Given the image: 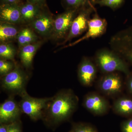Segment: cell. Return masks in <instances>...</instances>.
<instances>
[{
	"label": "cell",
	"instance_id": "e0dca14e",
	"mask_svg": "<svg viewBox=\"0 0 132 132\" xmlns=\"http://www.w3.org/2000/svg\"><path fill=\"white\" fill-rule=\"evenodd\" d=\"M42 44V42L38 41L21 48L19 56L22 63L26 68L31 67L36 53Z\"/></svg>",
	"mask_w": 132,
	"mask_h": 132
},
{
	"label": "cell",
	"instance_id": "ba28073f",
	"mask_svg": "<svg viewBox=\"0 0 132 132\" xmlns=\"http://www.w3.org/2000/svg\"><path fill=\"white\" fill-rule=\"evenodd\" d=\"M82 105L87 111L95 116H102L107 113L110 106L105 97L95 92L88 93L85 95Z\"/></svg>",
	"mask_w": 132,
	"mask_h": 132
},
{
	"label": "cell",
	"instance_id": "4dcf8cb0",
	"mask_svg": "<svg viewBox=\"0 0 132 132\" xmlns=\"http://www.w3.org/2000/svg\"><path fill=\"white\" fill-rule=\"evenodd\" d=\"M70 132H74L73 131H72H72H71Z\"/></svg>",
	"mask_w": 132,
	"mask_h": 132
},
{
	"label": "cell",
	"instance_id": "6da1fadb",
	"mask_svg": "<svg viewBox=\"0 0 132 132\" xmlns=\"http://www.w3.org/2000/svg\"><path fill=\"white\" fill-rule=\"evenodd\" d=\"M79 102V98L72 90H61L52 97L43 118L45 117L54 123L67 120L75 112Z\"/></svg>",
	"mask_w": 132,
	"mask_h": 132
},
{
	"label": "cell",
	"instance_id": "5b68a950",
	"mask_svg": "<svg viewBox=\"0 0 132 132\" xmlns=\"http://www.w3.org/2000/svg\"><path fill=\"white\" fill-rule=\"evenodd\" d=\"M95 6L91 3L80 10L72 23L68 34L61 45L65 44L87 30L88 22L91 19V15L97 11Z\"/></svg>",
	"mask_w": 132,
	"mask_h": 132
},
{
	"label": "cell",
	"instance_id": "f546056e",
	"mask_svg": "<svg viewBox=\"0 0 132 132\" xmlns=\"http://www.w3.org/2000/svg\"><path fill=\"white\" fill-rule=\"evenodd\" d=\"M10 124L1 123L0 126V132H8Z\"/></svg>",
	"mask_w": 132,
	"mask_h": 132
},
{
	"label": "cell",
	"instance_id": "5bb4252c",
	"mask_svg": "<svg viewBox=\"0 0 132 132\" xmlns=\"http://www.w3.org/2000/svg\"><path fill=\"white\" fill-rule=\"evenodd\" d=\"M20 5L1 4V22H5L14 25L21 23Z\"/></svg>",
	"mask_w": 132,
	"mask_h": 132
},
{
	"label": "cell",
	"instance_id": "30bf717a",
	"mask_svg": "<svg viewBox=\"0 0 132 132\" xmlns=\"http://www.w3.org/2000/svg\"><path fill=\"white\" fill-rule=\"evenodd\" d=\"M54 18L48 9L45 7L40 14L30 23L34 31L41 36L51 38L53 28Z\"/></svg>",
	"mask_w": 132,
	"mask_h": 132
},
{
	"label": "cell",
	"instance_id": "7c38bea8",
	"mask_svg": "<svg viewBox=\"0 0 132 132\" xmlns=\"http://www.w3.org/2000/svg\"><path fill=\"white\" fill-rule=\"evenodd\" d=\"M97 68L90 59L84 57L78 66V80L81 85L85 87L92 86L96 77Z\"/></svg>",
	"mask_w": 132,
	"mask_h": 132
},
{
	"label": "cell",
	"instance_id": "8fae6325",
	"mask_svg": "<svg viewBox=\"0 0 132 132\" xmlns=\"http://www.w3.org/2000/svg\"><path fill=\"white\" fill-rule=\"evenodd\" d=\"M22 113L19 103L11 95L0 105V123L10 124L18 121Z\"/></svg>",
	"mask_w": 132,
	"mask_h": 132
},
{
	"label": "cell",
	"instance_id": "8992f818",
	"mask_svg": "<svg viewBox=\"0 0 132 132\" xmlns=\"http://www.w3.org/2000/svg\"><path fill=\"white\" fill-rule=\"evenodd\" d=\"M81 9L66 10L64 13L58 15L54 18L51 38L56 40L65 38L73 20Z\"/></svg>",
	"mask_w": 132,
	"mask_h": 132
},
{
	"label": "cell",
	"instance_id": "cb8c5ba5",
	"mask_svg": "<svg viewBox=\"0 0 132 132\" xmlns=\"http://www.w3.org/2000/svg\"><path fill=\"white\" fill-rule=\"evenodd\" d=\"M74 132H98L92 126L85 123H78L73 126Z\"/></svg>",
	"mask_w": 132,
	"mask_h": 132
},
{
	"label": "cell",
	"instance_id": "44dd1931",
	"mask_svg": "<svg viewBox=\"0 0 132 132\" xmlns=\"http://www.w3.org/2000/svg\"><path fill=\"white\" fill-rule=\"evenodd\" d=\"M16 53L14 47L11 43H1L0 45V57L1 59L13 60Z\"/></svg>",
	"mask_w": 132,
	"mask_h": 132
},
{
	"label": "cell",
	"instance_id": "83f0119b",
	"mask_svg": "<svg viewBox=\"0 0 132 132\" xmlns=\"http://www.w3.org/2000/svg\"><path fill=\"white\" fill-rule=\"evenodd\" d=\"M22 0H1V4H13L20 5Z\"/></svg>",
	"mask_w": 132,
	"mask_h": 132
},
{
	"label": "cell",
	"instance_id": "7402d4cb",
	"mask_svg": "<svg viewBox=\"0 0 132 132\" xmlns=\"http://www.w3.org/2000/svg\"><path fill=\"white\" fill-rule=\"evenodd\" d=\"M126 0H95L94 5L107 7L113 11L119 9L125 3Z\"/></svg>",
	"mask_w": 132,
	"mask_h": 132
},
{
	"label": "cell",
	"instance_id": "d6986e66",
	"mask_svg": "<svg viewBox=\"0 0 132 132\" xmlns=\"http://www.w3.org/2000/svg\"><path fill=\"white\" fill-rule=\"evenodd\" d=\"M20 48L37 42L38 37L32 29L26 27L19 31L16 38Z\"/></svg>",
	"mask_w": 132,
	"mask_h": 132
},
{
	"label": "cell",
	"instance_id": "3957f363",
	"mask_svg": "<svg viewBox=\"0 0 132 132\" xmlns=\"http://www.w3.org/2000/svg\"><path fill=\"white\" fill-rule=\"evenodd\" d=\"M20 96L21 100L19 104L22 112L34 121L43 118L48 104L52 98V97L34 98L30 96L26 91Z\"/></svg>",
	"mask_w": 132,
	"mask_h": 132
},
{
	"label": "cell",
	"instance_id": "277c9868",
	"mask_svg": "<svg viewBox=\"0 0 132 132\" xmlns=\"http://www.w3.org/2000/svg\"><path fill=\"white\" fill-rule=\"evenodd\" d=\"M28 76L25 72L18 66L6 75L1 77V86L3 89L12 95L20 96L26 91Z\"/></svg>",
	"mask_w": 132,
	"mask_h": 132
},
{
	"label": "cell",
	"instance_id": "d4e9b609",
	"mask_svg": "<svg viewBox=\"0 0 132 132\" xmlns=\"http://www.w3.org/2000/svg\"><path fill=\"white\" fill-rule=\"evenodd\" d=\"M121 130L122 132H132V117L122 122Z\"/></svg>",
	"mask_w": 132,
	"mask_h": 132
},
{
	"label": "cell",
	"instance_id": "2e32d148",
	"mask_svg": "<svg viewBox=\"0 0 132 132\" xmlns=\"http://www.w3.org/2000/svg\"><path fill=\"white\" fill-rule=\"evenodd\" d=\"M115 113L125 117H132V98L127 96L119 97L113 102L112 106Z\"/></svg>",
	"mask_w": 132,
	"mask_h": 132
},
{
	"label": "cell",
	"instance_id": "52a82bcc",
	"mask_svg": "<svg viewBox=\"0 0 132 132\" xmlns=\"http://www.w3.org/2000/svg\"><path fill=\"white\" fill-rule=\"evenodd\" d=\"M123 85L120 76L116 72L105 74L97 83V87L101 92L109 97L120 94L123 91Z\"/></svg>",
	"mask_w": 132,
	"mask_h": 132
},
{
	"label": "cell",
	"instance_id": "9c48e42d",
	"mask_svg": "<svg viewBox=\"0 0 132 132\" xmlns=\"http://www.w3.org/2000/svg\"><path fill=\"white\" fill-rule=\"evenodd\" d=\"M107 25L106 20L100 17L96 11L94 13L93 17L88 21L87 32L85 35L75 42L66 45L62 48L73 46L79 43L90 38H96L101 36L105 33Z\"/></svg>",
	"mask_w": 132,
	"mask_h": 132
},
{
	"label": "cell",
	"instance_id": "603a6c76",
	"mask_svg": "<svg viewBox=\"0 0 132 132\" xmlns=\"http://www.w3.org/2000/svg\"><path fill=\"white\" fill-rule=\"evenodd\" d=\"M14 64L10 60L0 59V75L1 77L6 75L12 72L15 67Z\"/></svg>",
	"mask_w": 132,
	"mask_h": 132
},
{
	"label": "cell",
	"instance_id": "4fadbf2b",
	"mask_svg": "<svg viewBox=\"0 0 132 132\" xmlns=\"http://www.w3.org/2000/svg\"><path fill=\"white\" fill-rule=\"evenodd\" d=\"M116 53L132 64V27L123 33L114 48Z\"/></svg>",
	"mask_w": 132,
	"mask_h": 132
},
{
	"label": "cell",
	"instance_id": "484cf974",
	"mask_svg": "<svg viewBox=\"0 0 132 132\" xmlns=\"http://www.w3.org/2000/svg\"><path fill=\"white\" fill-rule=\"evenodd\" d=\"M8 132H22L20 125L18 121L10 124Z\"/></svg>",
	"mask_w": 132,
	"mask_h": 132
},
{
	"label": "cell",
	"instance_id": "ac0fdd59",
	"mask_svg": "<svg viewBox=\"0 0 132 132\" xmlns=\"http://www.w3.org/2000/svg\"><path fill=\"white\" fill-rule=\"evenodd\" d=\"M19 31L14 24L1 22L0 41L1 43H9L16 39Z\"/></svg>",
	"mask_w": 132,
	"mask_h": 132
},
{
	"label": "cell",
	"instance_id": "9a60e30c",
	"mask_svg": "<svg viewBox=\"0 0 132 132\" xmlns=\"http://www.w3.org/2000/svg\"><path fill=\"white\" fill-rule=\"evenodd\" d=\"M45 7H41L26 1L22 3L20 5L21 23H30L40 14Z\"/></svg>",
	"mask_w": 132,
	"mask_h": 132
},
{
	"label": "cell",
	"instance_id": "f1b7e54d",
	"mask_svg": "<svg viewBox=\"0 0 132 132\" xmlns=\"http://www.w3.org/2000/svg\"><path fill=\"white\" fill-rule=\"evenodd\" d=\"M26 1L38 5L41 7H44L47 6L46 0H26Z\"/></svg>",
	"mask_w": 132,
	"mask_h": 132
},
{
	"label": "cell",
	"instance_id": "7a4b0ae2",
	"mask_svg": "<svg viewBox=\"0 0 132 132\" xmlns=\"http://www.w3.org/2000/svg\"><path fill=\"white\" fill-rule=\"evenodd\" d=\"M95 60L100 70L105 74L119 71L127 76L130 72L127 63L112 50H99L96 53Z\"/></svg>",
	"mask_w": 132,
	"mask_h": 132
},
{
	"label": "cell",
	"instance_id": "4316f807",
	"mask_svg": "<svg viewBox=\"0 0 132 132\" xmlns=\"http://www.w3.org/2000/svg\"><path fill=\"white\" fill-rule=\"evenodd\" d=\"M127 76L126 87L128 92L132 96V72H130Z\"/></svg>",
	"mask_w": 132,
	"mask_h": 132
},
{
	"label": "cell",
	"instance_id": "ffe728a7",
	"mask_svg": "<svg viewBox=\"0 0 132 132\" xmlns=\"http://www.w3.org/2000/svg\"><path fill=\"white\" fill-rule=\"evenodd\" d=\"M95 0H61L62 4L66 10L81 9L93 3Z\"/></svg>",
	"mask_w": 132,
	"mask_h": 132
}]
</instances>
